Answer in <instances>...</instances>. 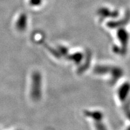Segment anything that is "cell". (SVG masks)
<instances>
[{"label":"cell","instance_id":"1","mask_svg":"<svg viewBox=\"0 0 130 130\" xmlns=\"http://www.w3.org/2000/svg\"><path fill=\"white\" fill-rule=\"evenodd\" d=\"M41 77L39 74L35 73L32 74L31 85V96L33 100H37L41 96Z\"/></svg>","mask_w":130,"mask_h":130}]
</instances>
